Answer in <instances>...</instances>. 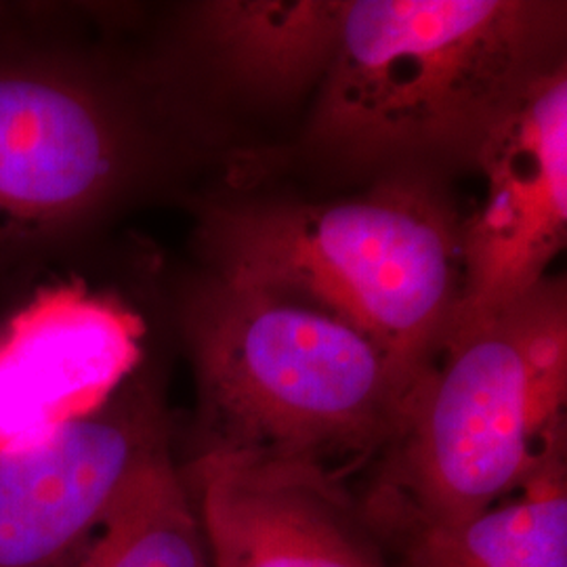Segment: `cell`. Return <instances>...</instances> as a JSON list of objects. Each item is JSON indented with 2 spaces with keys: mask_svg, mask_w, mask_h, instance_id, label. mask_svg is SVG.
<instances>
[{
  "mask_svg": "<svg viewBox=\"0 0 567 567\" xmlns=\"http://www.w3.org/2000/svg\"><path fill=\"white\" fill-rule=\"evenodd\" d=\"M347 0H225L185 11L179 60L213 65L269 97L322 81Z\"/></svg>",
  "mask_w": 567,
  "mask_h": 567,
  "instance_id": "cell-10",
  "label": "cell"
},
{
  "mask_svg": "<svg viewBox=\"0 0 567 567\" xmlns=\"http://www.w3.org/2000/svg\"><path fill=\"white\" fill-rule=\"evenodd\" d=\"M182 473L208 567H391L362 505L318 466L200 452Z\"/></svg>",
  "mask_w": 567,
  "mask_h": 567,
  "instance_id": "cell-9",
  "label": "cell"
},
{
  "mask_svg": "<svg viewBox=\"0 0 567 567\" xmlns=\"http://www.w3.org/2000/svg\"><path fill=\"white\" fill-rule=\"evenodd\" d=\"M198 236L215 276L309 305L360 332L405 395L463 297V219L423 182H386L337 203L210 206Z\"/></svg>",
  "mask_w": 567,
  "mask_h": 567,
  "instance_id": "cell-3",
  "label": "cell"
},
{
  "mask_svg": "<svg viewBox=\"0 0 567 567\" xmlns=\"http://www.w3.org/2000/svg\"><path fill=\"white\" fill-rule=\"evenodd\" d=\"M473 154L486 189L463 219L465 284L452 324L513 303L545 282L566 244V65L534 82Z\"/></svg>",
  "mask_w": 567,
  "mask_h": 567,
  "instance_id": "cell-8",
  "label": "cell"
},
{
  "mask_svg": "<svg viewBox=\"0 0 567 567\" xmlns=\"http://www.w3.org/2000/svg\"><path fill=\"white\" fill-rule=\"evenodd\" d=\"M198 416L192 454L344 471L383 452L405 400L385 355L343 322L255 284L206 276L183 299Z\"/></svg>",
  "mask_w": 567,
  "mask_h": 567,
  "instance_id": "cell-5",
  "label": "cell"
},
{
  "mask_svg": "<svg viewBox=\"0 0 567 567\" xmlns=\"http://www.w3.org/2000/svg\"><path fill=\"white\" fill-rule=\"evenodd\" d=\"M126 299L68 269L0 301V450L102 405L145 362Z\"/></svg>",
  "mask_w": 567,
  "mask_h": 567,
  "instance_id": "cell-7",
  "label": "cell"
},
{
  "mask_svg": "<svg viewBox=\"0 0 567 567\" xmlns=\"http://www.w3.org/2000/svg\"><path fill=\"white\" fill-rule=\"evenodd\" d=\"M168 452L171 414L145 362L95 410L0 450V567L63 566Z\"/></svg>",
  "mask_w": 567,
  "mask_h": 567,
  "instance_id": "cell-6",
  "label": "cell"
},
{
  "mask_svg": "<svg viewBox=\"0 0 567 567\" xmlns=\"http://www.w3.org/2000/svg\"><path fill=\"white\" fill-rule=\"evenodd\" d=\"M81 13L0 2V301L74 269L179 158L182 82L86 39Z\"/></svg>",
  "mask_w": 567,
  "mask_h": 567,
  "instance_id": "cell-1",
  "label": "cell"
},
{
  "mask_svg": "<svg viewBox=\"0 0 567 567\" xmlns=\"http://www.w3.org/2000/svg\"><path fill=\"white\" fill-rule=\"evenodd\" d=\"M566 402L564 282L450 326L360 503L368 524H452L507 498L566 452Z\"/></svg>",
  "mask_w": 567,
  "mask_h": 567,
  "instance_id": "cell-2",
  "label": "cell"
},
{
  "mask_svg": "<svg viewBox=\"0 0 567 567\" xmlns=\"http://www.w3.org/2000/svg\"><path fill=\"white\" fill-rule=\"evenodd\" d=\"M561 32L557 2L347 0L311 137L358 163L475 152L559 65Z\"/></svg>",
  "mask_w": 567,
  "mask_h": 567,
  "instance_id": "cell-4",
  "label": "cell"
},
{
  "mask_svg": "<svg viewBox=\"0 0 567 567\" xmlns=\"http://www.w3.org/2000/svg\"><path fill=\"white\" fill-rule=\"evenodd\" d=\"M61 567H208L200 522L173 452L143 468Z\"/></svg>",
  "mask_w": 567,
  "mask_h": 567,
  "instance_id": "cell-12",
  "label": "cell"
},
{
  "mask_svg": "<svg viewBox=\"0 0 567 567\" xmlns=\"http://www.w3.org/2000/svg\"><path fill=\"white\" fill-rule=\"evenodd\" d=\"M372 532L400 567H567L566 452L473 517Z\"/></svg>",
  "mask_w": 567,
  "mask_h": 567,
  "instance_id": "cell-11",
  "label": "cell"
}]
</instances>
